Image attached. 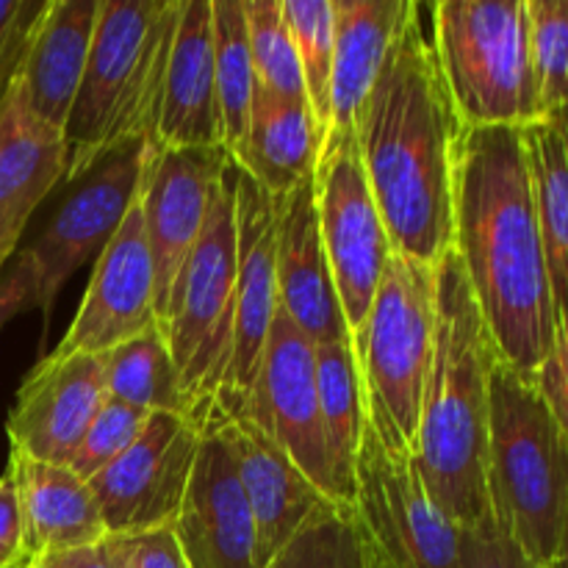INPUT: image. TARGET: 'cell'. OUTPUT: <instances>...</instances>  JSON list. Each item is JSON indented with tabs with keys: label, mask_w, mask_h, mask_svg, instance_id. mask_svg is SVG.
Instances as JSON below:
<instances>
[{
	"label": "cell",
	"mask_w": 568,
	"mask_h": 568,
	"mask_svg": "<svg viewBox=\"0 0 568 568\" xmlns=\"http://www.w3.org/2000/svg\"><path fill=\"white\" fill-rule=\"evenodd\" d=\"M453 250L499 358L536 381L552 353L558 320L525 128H460Z\"/></svg>",
	"instance_id": "6da1fadb"
},
{
	"label": "cell",
	"mask_w": 568,
	"mask_h": 568,
	"mask_svg": "<svg viewBox=\"0 0 568 568\" xmlns=\"http://www.w3.org/2000/svg\"><path fill=\"white\" fill-rule=\"evenodd\" d=\"M460 128L422 6L410 0L355 120L361 164L394 253L436 266L453 250Z\"/></svg>",
	"instance_id": "7a4b0ae2"
},
{
	"label": "cell",
	"mask_w": 568,
	"mask_h": 568,
	"mask_svg": "<svg viewBox=\"0 0 568 568\" xmlns=\"http://www.w3.org/2000/svg\"><path fill=\"white\" fill-rule=\"evenodd\" d=\"M497 344L455 250L436 264V344L410 455L433 503L458 527L494 519L488 497V419Z\"/></svg>",
	"instance_id": "3957f363"
},
{
	"label": "cell",
	"mask_w": 568,
	"mask_h": 568,
	"mask_svg": "<svg viewBox=\"0 0 568 568\" xmlns=\"http://www.w3.org/2000/svg\"><path fill=\"white\" fill-rule=\"evenodd\" d=\"M183 0H100L83 81L64 125L67 181L128 142H155Z\"/></svg>",
	"instance_id": "277c9868"
},
{
	"label": "cell",
	"mask_w": 568,
	"mask_h": 568,
	"mask_svg": "<svg viewBox=\"0 0 568 568\" xmlns=\"http://www.w3.org/2000/svg\"><path fill=\"white\" fill-rule=\"evenodd\" d=\"M488 497L494 521L552 566L568 508V438L536 383L503 358L491 369Z\"/></svg>",
	"instance_id": "5b68a950"
},
{
	"label": "cell",
	"mask_w": 568,
	"mask_h": 568,
	"mask_svg": "<svg viewBox=\"0 0 568 568\" xmlns=\"http://www.w3.org/2000/svg\"><path fill=\"white\" fill-rule=\"evenodd\" d=\"M433 53L464 128H527L541 120L530 64L527 0H438Z\"/></svg>",
	"instance_id": "8992f818"
},
{
	"label": "cell",
	"mask_w": 568,
	"mask_h": 568,
	"mask_svg": "<svg viewBox=\"0 0 568 568\" xmlns=\"http://www.w3.org/2000/svg\"><path fill=\"white\" fill-rule=\"evenodd\" d=\"M433 344L436 266L392 250L366 325L353 338L366 419L388 449H414Z\"/></svg>",
	"instance_id": "52a82bcc"
},
{
	"label": "cell",
	"mask_w": 568,
	"mask_h": 568,
	"mask_svg": "<svg viewBox=\"0 0 568 568\" xmlns=\"http://www.w3.org/2000/svg\"><path fill=\"white\" fill-rule=\"evenodd\" d=\"M236 270V164L231 161L211 192L203 233L183 261L159 320L161 336L181 372L183 392L197 416H209L220 383Z\"/></svg>",
	"instance_id": "ba28073f"
},
{
	"label": "cell",
	"mask_w": 568,
	"mask_h": 568,
	"mask_svg": "<svg viewBox=\"0 0 568 568\" xmlns=\"http://www.w3.org/2000/svg\"><path fill=\"white\" fill-rule=\"evenodd\" d=\"M320 233L349 338L366 325L392 255L381 209L372 197L355 136L327 133L314 175Z\"/></svg>",
	"instance_id": "9c48e42d"
},
{
	"label": "cell",
	"mask_w": 568,
	"mask_h": 568,
	"mask_svg": "<svg viewBox=\"0 0 568 568\" xmlns=\"http://www.w3.org/2000/svg\"><path fill=\"white\" fill-rule=\"evenodd\" d=\"M353 508L381 568H458L460 527L433 503L414 455L388 449L369 419L355 464Z\"/></svg>",
	"instance_id": "30bf717a"
},
{
	"label": "cell",
	"mask_w": 568,
	"mask_h": 568,
	"mask_svg": "<svg viewBox=\"0 0 568 568\" xmlns=\"http://www.w3.org/2000/svg\"><path fill=\"white\" fill-rule=\"evenodd\" d=\"M148 144L142 139L120 144L94 161L72 181L75 189L55 209L31 247L22 250L37 277V308L42 311L44 331L61 288L89 258L103 253L136 200L148 164Z\"/></svg>",
	"instance_id": "8fae6325"
},
{
	"label": "cell",
	"mask_w": 568,
	"mask_h": 568,
	"mask_svg": "<svg viewBox=\"0 0 568 568\" xmlns=\"http://www.w3.org/2000/svg\"><path fill=\"white\" fill-rule=\"evenodd\" d=\"M203 425L205 416L150 414L136 442L89 480L109 536L172 527L192 480Z\"/></svg>",
	"instance_id": "7c38bea8"
},
{
	"label": "cell",
	"mask_w": 568,
	"mask_h": 568,
	"mask_svg": "<svg viewBox=\"0 0 568 568\" xmlns=\"http://www.w3.org/2000/svg\"><path fill=\"white\" fill-rule=\"evenodd\" d=\"M236 225L239 270L227 320L225 355L211 410L239 416L261 366L272 320L277 314L275 236L277 200L236 166Z\"/></svg>",
	"instance_id": "4fadbf2b"
},
{
	"label": "cell",
	"mask_w": 568,
	"mask_h": 568,
	"mask_svg": "<svg viewBox=\"0 0 568 568\" xmlns=\"http://www.w3.org/2000/svg\"><path fill=\"white\" fill-rule=\"evenodd\" d=\"M239 416L266 433L297 464V469L331 503H336L316 397V347L281 308L272 320L261 366Z\"/></svg>",
	"instance_id": "5bb4252c"
},
{
	"label": "cell",
	"mask_w": 568,
	"mask_h": 568,
	"mask_svg": "<svg viewBox=\"0 0 568 568\" xmlns=\"http://www.w3.org/2000/svg\"><path fill=\"white\" fill-rule=\"evenodd\" d=\"M153 327H159L155 270L148 236H144L142 203L136 194L114 239L94 261L75 320L67 327L59 347L44 355H53V358L103 355Z\"/></svg>",
	"instance_id": "9a60e30c"
},
{
	"label": "cell",
	"mask_w": 568,
	"mask_h": 568,
	"mask_svg": "<svg viewBox=\"0 0 568 568\" xmlns=\"http://www.w3.org/2000/svg\"><path fill=\"white\" fill-rule=\"evenodd\" d=\"M231 164L225 148H159L148 144L142 203L144 236L155 270V320H161L172 283L203 233L211 192Z\"/></svg>",
	"instance_id": "2e32d148"
},
{
	"label": "cell",
	"mask_w": 568,
	"mask_h": 568,
	"mask_svg": "<svg viewBox=\"0 0 568 568\" xmlns=\"http://www.w3.org/2000/svg\"><path fill=\"white\" fill-rule=\"evenodd\" d=\"M105 403L109 388L100 355H42L22 381L6 419L11 453L67 466Z\"/></svg>",
	"instance_id": "e0dca14e"
},
{
	"label": "cell",
	"mask_w": 568,
	"mask_h": 568,
	"mask_svg": "<svg viewBox=\"0 0 568 568\" xmlns=\"http://www.w3.org/2000/svg\"><path fill=\"white\" fill-rule=\"evenodd\" d=\"M172 530L192 568H264L236 458L211 416Z\"/></svg>",
	"instance_id": "ac0fdd59"
},
{
	"label": "cell",
	"mask_w": 568,
	"mask_h": 568,
	"mask_svg": "<svg viewBox=\"0 0 568 568\" xmlns=\"http://www.w3.org/2000/svg\"><path fill=\"white\" fill-rule=\"evenodd\" d=\"M277 308L308 342H353L320 233L314 181L277 200Z\"/></svg>",
	"instance_id": "d6986e66"
},
{
	"label": "cell",
	"mask_w": 568,
	"mask_h": 568,
	"mask_svg": "<svg viewBox=\"0 0 568 568\" xmlns=\"http://www.w3.org/2000/svg\"><path fill=\"white\" fill-rule=\"evenodd\" d=\"M209 416L236 458L239 480L258 532L261 564L266 568L331 499L253 422L244 416H220L216 410H209Z\"/></svg>",
	"instance_id": "ffe728a7"
},
{
	"label": "cell",
	"mask_w": 568,
	"mask_h": 568,
	"mask_svg": "<svg viewBox=\"0 0 568 568\" xmlns=\"http://www.w3.org/2000/svg\"><path fill=\"white\" fill-rule=\"evenodd\" d=\"M67 181L64 133L39 120L20 78L0 98V272L44 197Z\"/></svg>",
	"instance_id": "44dd1931"
},
{
	"label": "cell",
	"mask_w": 568,
	"mask_h": 568,
	"mask_svg": "<svg viewBox=\"0 0 568 568\" xmlns=\"http://www.w3.org/2000/svg\"><path fill=\"white\" fill-rule=\"evenodd\" d=\"M155 144L222 148V116L214 75L211 0H183L161 94Z\"/></svg>",
	"instance_id": "7402d4cb"
},
{
	"label": "cell",
	"mask_w": 568,
	"mask_h": 568,
	"mask_svg": "<svg viewBox=\"0 0 568 568\" xmlns=\"http://www.w3.org/2000/svg\"><path fill=\"white\" fill-rule=\"evenodd\" d=\"M98 11L100 0H48L17 72L33 114L61 133L87 70Z\"/></svg>",
	"instance_id": "603a6c76"
},
{
	"label": "cell",
	"mask_w": 568,
	"mask_h": 568,
	"mask_svg": "<svg viewBox=\"0 0 568 568\" xmlns=\"http://www.w3.org/2000/svg\"><path fill=\"white\" fill-rule=\"evenodd\" d=\"M325 148V131L305 100L277 98L255 89L247 131L231 161L270 197L281 200L314 181Z\"/></svg>",
	"instance_id": "cb8c5ba5"
},
{
	"label": "cell",
	"mask_w": 568,
	"mask_h": 568,
	"mask_svg": "<svg viewBox=\"0 0 568 568\" xmlns=\"http://www.w3.org/2000/svg\"><path fill=\"white\" fill-rule=\"evenodd\" d=\"M6 471L14 480L20 499L28 564L50 552L92 547L109 536L92 488L70 466L11 453Z\"/></svg>",
	"instance_id": "d4e9b609"
},
{
	"label": "cell",
	"mask_w": 568,
	"mask_h": 568,
	"mask_svg": "<svg viewBox=\"0 0 568 568\" xmlns=\"http://www.w3.org/2000/svg\"><path fill=\"white\" fill-rule=\"evenodd\" d=\"M410 0H333L336 50L327 133L355 136V120L381 75Z\"/></svg>",
	"instance_id": "484cf974"
},
{
	"label": "cell",
	"mask_w": 568,
	"mask_h": 568,
	"mask_svg": "<svg viewBox=\"0 0 568 568\" xmlns=\"http://www.w3.org/2000/svg\"><path fill=\"white\" fill-rule=\"evenodd\" d=\"M316 397L322 436L331 460L336 503L355 505V464L366 427L364 386L355 364L353 342L316 344Z\"/></svg>",
	"instance_id": "4316f807"
},
{
	"label": "cell",
	"mask_w": 568,
	"mask_h": 568,
	"mask_svg": "<svg viewBox=\"0 0 568 568\" xmlns=\"http://www.w3.org/2000/svg\"><path fill=\"white\" fill-rule=\"evenodd\" d=\"M525 144L558 320L568 308V142L560 122L547 116L525 128Z\"/></svg>",
	"instance_id": "83f0119b"
},
{
	"label": "cell",
	"mask_w": 568,
	"mask_h": 568,
	"mask_svg": "<svg viewBox=\"0 0 568 568\" xmlns=\"http://www.w3.org/2000/svg\"><path fill=\"white\" fill-rule=\"evenodd\" d=\"M109 399L144 414H194L159 327L100 355ZM197 416V414H194Z\"/></svg>",
	"instance_id": "f1b7e54d"
},
{
	"label": "cell",
	"mask_w": 568,
	"mask_h": 568,
	"mask_svg": "<svg viewBox=\"0 0 568 568\" xmlns=\"http://www.w3.org/2000/svg\"><path fill=\"white\" fill-rule=\"evenodd\" d=\"M211 22H214V75L222 116V148L231 155L247 131L250 109L258 89L253 55H250L244 0H211Z\"/></svg>",
	"instance_id": "f546056e"
},
{
	"label": "cell",
	"mask_w": 568,
	"mask_h": 568,
	"mask_svg": "<svg viewBox=\"0 0 568 568\" xmlns=\"http://www.w3.org/2000/svg\"><path fill=\"white\" fill-rule=\"evenodd\" d=\"M266 568H381L355 508L327 503Z\"/></svg>",
	"instance_id": "4dcf8cb0"
},
{
	"label": "cell",
	"mask_w": 568,
	"mask_h": 568,
	"mask_svg": "<svg viewBox=\"0 0 568 568\" xmlns=\"http://www.w3.org/2000/svg\"><path fill=\"white\" fill-rule=\"evenodd\" d=\"M283 20L297 50L305 98L327 136L331 125V75L336 50V6L333 0H281Z\"/></svg>",
	"instance_id": "1f68e13d"
},
{
	"label": "cell",
	"mask_w": 568,
	"mask_h": 568,
	"mask_svg": "<svg viewBox=\"0 0 568 568\" xmlns=\"http://www.w3.org/2000/svg\"><path fill=\"white\" fill-rule=\"evenodd\" d=\"M244 14H247L250 55H253L258 87L277 98L308 103L297 50H294L292 33L283 20L281 0H244Z\"/></svg>",
	"instance_id": "d6a6232c"
},
{
	"label": "cell",
	"mask_w": 568,
	"mask_h": 568,
	"mask_svg": "<svg viewBox=\"0 0 568 568\" xmlns=\"http://www.w3.org/2000/svg\"><path fill=\"white\" fill-rule=\"evenodd\" d=\"M530 64L541 120L568 109V0H527Z\"/></svg>",
	"instance_id": "836d02e7"
},
{
	"label": "cell",
	"mask_w": 568,
	"mask_h": 568,
	"mask_svg": "<svg viewBox=\"0 0 568 568\" xmlns=\"http://www.w3.org/2000/svg\"><path fill=\"white\" fill-rule=\"evenodd\" d=\"M148 419L150 414H144V410L128 408V405L109 399V403L98 410V416H94L92 425H89L87 436L78 444L75 455H72V460L67 466H70L78 477H83V480L89 483L98 471H103L105 466L114 464V460L136 442L139 433L148 425Z\"/></svg>",
	"instance_id": "e575fe53"
},
{
	"label": "cell",
	"mask_w": 568,
	"mask_h": 568,
	"mask_svg": "<svg viewBox=\"0 0 568 568\" xmlns=\"http://www.w3.org/2000/svg\"><path fill=\"white\" fill-rule=\"evenodd\" d=\"M458 568H549L536 564L497 521L460 527Z\"/></svg>",
	"instance_id": "d590c367"
},
{
	"label": "cell",
	"mask_w": 568,
	"mask_h": 568,
	"mask_svg": "<svg viewBox=\"0 0 568 568\" xmlns=\"http://www.w3.org/2000/svg\"><path fill=\"white\" fill-rule=\"evenodd\" d=\"M48 0H0V98L20 72L28 39Z\"/></svg>",
	"instance_id": "8d00e7d4"
},
{
	"label": "cell",
	"mask_w": 568,
	"mask_h": 568,
	"mask_svg": "<svg viewBox=\"0 0 568 568\" xmlns=\"http://www.w3.org/2000/svg\"><path fill=\"white\" fill-rule=\"evenodd\" d=\"M125 568H192L172 527H155L131 536H111Z\"/></svg>",
	"instance_id": "74e56055"
},
{
	"label": "cell",
	"mask_w": 568,
	"mask_h": 568,
	"mask_svg": "<svg viewBox=\"0 0 568 568\" xmlns=\"http://www.w3.org/2000/svg\"><path fill=\"white\" fill-rule=\"evenodd\" d=\"M532 383H536L538 392L544 394V399L549 403L552 414L558 416L560 427H564L568 438V308L558 316L552 353L544 361L541 372H538Z\"/></svg>",
	"instance_id": "f35d334b"
},
{
	"label": "cell",
	"mask_w": 568,
	"mask_h": 568,
	"mask_svg": "<svg viewBox=\"0 0 568 568\" xmlns=\"http://www.w3.org/2000/svg\"><path fill=\"white\" fill-rule=\"evenodd\" d=\"M28 308H37V277L28 255L17 250L14 258L0 272V331Z\"/></svg>",
	"instance_id": "ab89813d"
},
{
	"label": "cell",
	"mask_w": 568,
	"mask_h": 568,
	"mask_svg": "<svg viewBox=\"0 0 568 568\" xmlns=\"http://www.w3.org/2000/svg\"><path fill=\"white\" fill-rule=\"evenodd\" d=\"M0 568H28L20 499L9 471L0 477Z\"/></svg>",
	"instance_id": "60d3db41"
},
{
	"label": "cell",
	"mask_w": 568,
	"mask_h": 568,
	"mask_svg": "<svg viewBox=\"0 0 568 568\" xmlns=\"http://www.w3.org/2000/svg\"><path fill=\"white\" fill-rule=\"evenodd\" d=\"M28 568H125L122 566L120 552H116L111 536L92 547L67 549V552H50L42 558H33Z\"/></svg>",
	"instance_id": "b9f144b4"
},
{
	"label": "cell",
	"mask_w": 568,
	"mask_h": 568,
	"mask_svg": "<svg viewBox=\"0 0 568 568\" xmlns=\"http://www.w3.org/2000/svg\"><path fill=\"white\" fill-rule=\"evenodd\" d=\"M549 568H568V508H566V521H564V532H560V544L558 552H555V560Z\"/></svg>",
	"instance_id": "7bdbcfd3"
},
{
	"label": "cell",
	"mask_w": 568,
	"mask_h": 568,
	"mask_svg": "<svg viewBox=\"0 0 568 568\" xmlns=\"http://www.w3.org/2000/svg\"><path fill=\"white\" fill-rule=\"evenodd\" d=\"M555 120L560 122V128H564V133H566V142H568V109L558 111V114H555Z\"/></svg>",
	"instance_id": "ee69618b"
}]
</instances>
